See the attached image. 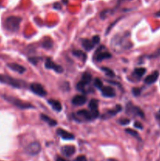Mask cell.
I'll list each match as a JSON object with an SVG mask.
<instances>
[{"label": "cell", "mask_w": 160, "mask_h": 161, "mask_svg": "<svg viewBox=\"0 0 160 161\" xmlns=\"http://www.w3.org/2000/svg\"><path fill=\"white\" fill-rule=\"evenodd\" d=\"M132 92H133V95L136 96V97H137V96L141 95V89H140V88H138V87H134V88H133V90H132Z\"/></svg>", "instance_id": "29"}, {"label": "cell", "mask_w": 160, "mask_h": 161, "mask_svg": "<svg viewBox=\"0 0 160 161\" xmlns=\"http://www.w3.org/2000/svg\"><path fill=\"white\" fill-rule=\"evenodd\" d=\"M145 72L146 69L144 68H137V69H135L134 72H133V75H135L137 79H141L145 74Z\"/></svg>", "instance_id": "22"}, {"label": "cell", "mask_w": 160, "mask_h": 161, "mask_svg": "<svg viewBox=\"0 0 160 161\" xmlns=\"http://www.w3.org/2000/svg\"><path fill=\"white\" fill-rule=\"evenodd\" d=\"M53 40H52L50 38L46 37V38H45V39H43L42 45V47H44V48L50 49L52 47H53Z\"/></svg>", "instance_id": "23"}, {"label": "cell", "mask_w": 160, "mask_h": 161, "mask_svg": "<svg viewBox=\"0 0 160 161\" xmlns=\"http://www.w3.org/2000/svg\"><path fill=\"white\" fill-rule=\"evenodd\" d=\"M158 115H159V116H158V117L160 118V110H159V112H158Z\"/></svg>", "instance_id": "36"}, {"label": "cell", "mask_w": 160, "mask_h": 161, "mask_svg": "<svg viewBox=\"0 0 160 161\" xmlns=\"http://www.w3.org/2000/svg\"><path fill=\"white\" fill-rule=\"evenodd\" d=\"M82 45H83V48H84L85 50L89 51V50H91L93 48L95 44L93 43L92 39H82Z\"/></svg>", "instance_id": "18"}, {"label": "cell", "mask_w": 160, "mask_h": 161, "mask_svg": "<svg viewBox=\"0 0 160 161\" xmlns=\"http://www.w3.org/2000/svg\"><path fill=\"white\" fill-rule=\"evenodd\" d=\"M75 161H87V160H86V157L85 156H79L75 159Z\"/></svg>", "instance_id": "32"}, {"label": "cell", "mask_w": 160, "mask_h": 161, "mask_svg": "<svg viewBox=\"0 0 160 161\" xmlns=\"http://www.w3.org/2000/svg\"><path fill=\"white\" fill-rule=\"evenodd\" d=\"M56 133L57 135L61 137V138L64 140H73L75 139V135H72V133L70 132L67 131V130H64V129L61 128H58L56 130Z\"/></svg>", "instance_id": "12"}, {"label": "cell", "mask_w": 160, "mask_h": 161, "mask_svg": "<svg viewBox=\"0 0 160 161\" xmlns=\"http://www.w3.org/2000/svg\"><path fill=\"white\" fill-rule=\"evenodd\" d=\"M56 161H66V160H64V158H62V157H57V158H56Z\"/></svg>", "instance_id": "34"}, {"label": "cell", "mask_w": 160, "mask_h": 161, "mask_svg": "<svg viewBox=\"0 0 160 161\" xmlns=\"http://www.w3.org/2000/svg\"><path fill=\"white\" fill-rule=\"evenodd\" d=\"M45 67L47 69H52V70L55 71L57 73H62L64 72L63 68L61 65H59V64H55L51 58H46L45 62Z\"/></svg>", "instance_id": "9"}, {"label": "cell", "mask_w": 160, "mask_h": 161, "mask_svg": "<svg viewBox=\"0 0 160 161\" xmlns=\"http://www.w3.org/2000/svg\"><path fill=\"white\" fill-rule=\"evenodd\" d=\"M0 83L9 85L15 88H22L25 86L24 82L17 79L13 78L6 75H0Z\"/></svg>", "instance_id": "3"}, {"label": "cell", "mask_w": 160, "mask_h": 161, "mask_svg": "<svg viewBox=\"0 0 160 161\" xmlns=\"http://www.w3.org/2000/svg\"><path fill=\"white\" fill-rule=\"evenodd\" d=\"M92 40H93V43L95 44V45H97V44H98L99 42H100V36H94L93 37Z\"/></svg>", "instance_id": "31"}, {"label": "cell", "mask_w": 160, "mask_h": 161, "mask_svg": "<svg viewBox=\"0 0 160 161\" xmlns=\"http://www.w3.org/2000/svg\"><path fill=\"white\" fill-rule=\"evenodd\" d=\"M31 91H32L34 94H35L36 95H39L40 97H45L47 94L46 91L44 89L43 86L40 84V83H31V86H30Z\"/></svg>", "instance_id": "8"}, {"label": "cell", "mask_w": 160, "mask_h": 161, "mask_svg": "<svg viewBox=\"0 0 160 161\" xmlns=\"http://www.w3.org/2000/svg\"><path fill=\"white\" fill-rule=\"evenodd\" d=\"M3 98L6 101H7L8 102H9L10 104L13 105L14 106L17 107L19 108H21V109H28V108H34L31 104L28 103V102H23V101L20 100V99L17 98V97H11V96H3Z\"/></svg>", "instance_id": "4"}, {"label": "cell", "mask_w": 160, "mask_h": 161, "mask_svg": "<svg viewBox=\"0 0 160 161\" xmlns=\"http://www.w3.org/2000/svg\"><path fill=\"white\" fill-rule=\"evenodd\" d=\"M111 46L113 47L114 50H115V51L119 50V49L126 50V49H129L131 47L130 42H129L128 39H127V37L125 35H123L122 36H120L119 35L115 36L114 39L111 42Z\"/></svg>", "instance_id": "1"}, {"label": "cell", "mask_w": 160, "mask_h": 161, "mask_svg": "<svg viewBox=\"0 0 160 161\" xmlns=\"http://www.w3.org/2000/svg\"><path fill=\"white\" fill-rule=\"evenodd\" d=\"M86 97L84 95H76L72 98V104L76 106H81L86 102Z\"/></svg>", "instance_id": "15"}, {"label": "cell", "mask_w": 160, "mask_h": 161, "mask_svg": "<svg viewBox=\"0 0 160 161\" xmlns=\"http://www.w3.org/2000/svg\"><path fill=\"white\" fill-rule=\"evenodd\" d=\"M121 110H122V106H121L120 105H117L114 108L109 110V111L108 112V113L109 115H111V116H115V115L117 114V113H119Z\"/></svg>", "instance_id": "25"}, {"label": "cell", "mask_w": 160, "mask_h": 161, "mask_svg": "<svg viewBox=\"0 0 160 161\" xmlns=\"http://www.w3.org/2000/svg\"><path fill=\"white\" fill-rule=\"evenodd\" d=\"M48 103L51 105V107L53 108V109H54L56 112H61L62 110V106H61V104L58 101L54 100V99H50L48 100Z\"/></svg>", "instance_id": "19"}, {"label": "cell", "mask_w": 160, "mask_h": 161, "mask_svg": "<svg viewBox=\"0 0 160 161\" xmlns=\"http://www.w3.org/2000/svg\"><path fill=\"white\" fill-rule=\"evenodd\" d=\"M7 66L11 70L14 71V72H17L19 74H23L26 71V69L24 66L17 64V63H9V64H7Z\"/></svg>", "instance_id": "13"}, {"label": "cell", "mask_w": 160, "mask_h": 161, "mask_svg": "<svg viewBox=\"0 0 160 161\" xmlns=\"http://www.w3.org/2000/svg\"><path fill=\"white\" fill-rule=\"evenodd\" d=\"M40 118L42 120L45 121V123H47L49 125L52 126V127H53V126H56V124H57V122H56V120L53 119L52 118L49 117L48 116H46V115H45V114H41Z\"/></svg>", "instance_id": "21"}, {"label": "cell", "mask_w": 160, "mask_h": 161, "mask_svg": "<svg viewBox=\"0 0 160 161\" xmlns=\"http://www.w3.org/2000/svg\"><path fill=\"white\" fill-rule=\"evenodd\" d=\"M41 151V146L39 142H33L30 143L26 148L27 153L31 156H35Z\"/></svg>", "instance_id": "7"}, {"label": "cell", "mask_w": 160, "mask_h": 161, "mask_svg": "<svg viewBox=\"0 0 160 161\" xmlns=\"http://www.w3.org/2000/svg\"><path fill=\"white\" fill-rule=\"evenodd\" d=\"M77 116L86 119V120H92V119H94L91 112L87 111L86 109H82L78 111L77 112Z\"/></svg>", "instance_id": "14"}, {"label": "cell", "mask_w": 160, "mask_h": 161, "mask_svg": "<svg viewBox=\"0 0 160 161\" xmlns=\"http://www.w3.org/2000/svg\"><path fill=\"white\" fill-rule=\"evenodd\" d=\"M20 22H21V18L16 16H11V17H7L4 22V27L7 31L15 32L19 30L20 28Z\"/></svg>", "instance_id": "2"}, {"label": "cell", "mask_w": 160, "mask_h": 161, "mask_svg": "<svg viewBox=\"0 0 160 161\" xmlns=\"http://www.w3.org/2000/svg\"><path fill=\"white\" fill-rule=\"evenodd\" d=\"M100 91L102 95L105 97H114L116 95L115 90L111 86H103Z\"/></svg>", "instance_id": "11"}, {"label": "cell", "mask_w": 160, "mask_h": 161, "mask_svg": "<svg viewBox=\"0 0 160 161\" xmlns=\"http://www.w3.org/2000/svg\"><path fill=\"white\" fill-rule=\"evenodd\" d=\"M101 70L103 71L104 72H105V74H106L107 75H108V76H110V77H115V72H113L111 69H108V68L102 67Z\"/></svg>", "instance_id": "27"}, {"label": "cell", "mask_w": 160, "mask_h": 161, "mask_svg": "<svg viewBox=\"0 0 160 161\" xmlns=\"http://www.w3.org/2000/svg\"><path fill=\"white\" fill-rule=\"evenodd\" d=\"M61 152L66 157H72L75 153V147L74 146H64L61 148Z\"/></svg>", "instance_id": "17"}, {"label": "cell", "mask_w": 160, "mask_h": 161, "mask_svg": "<svg viewBox=\"0 0 160 161\" xmlns=\"http://www.w3.org/2000/svg\"><path fill=\"white\" fill-rule=\"evenodd\" d=\"M158 75H159V73H158V71H155V72H153L152 73H151L150 75L146 77L145 80H144V82L147 84H153V83H155L157 81V80L158 78Z\"/></svg>", "instance_id": "16"}, {"label": "cell", "mask_w": 160, "mask_h": 161, "mask_svg": "<svg viewBox=\"0 0 160 161\" xmlns=\"http://www.w3.org/2000/svg\"><path fill=\"white\" fill-rule=\"evenodd\" d=\"M72 53H73L74 56L77 57V58H79L80 59L83 60V61H86V58H87L86 53H85L84 52L81 51V50H74V51L72 52Z\"/></svg>", "instance_id": "24"}, {"label": "cell", "mask_w": 160, "mask_h": 161, "mask_svg": "<svg viewBox=\"0 0 160 161\" xmlns=\"http://www.w3.org/2000/svg\"><path fill=\"white\" fill-rule=\"evenodd\" d=\"M91 81H92V75L89 73H88V72H85V73H83V75H82V79L79 82L82 84L86 86V85L89 84Z\"/></svg>", "instance_id": "20"}, {"label": "cell", "mask_w": 160, "mask_h": 161, "mask_svg": "<svg viewBox=\"0 0 160 161\" xmlns=\"http://www.w3.org/2000/svg\"><path fill=\"white\" fill-rule=\"evenodd\" d=\"M134 127H136V128H138V129H143V126L142 124H141L140 122H135L134 123Z\"/></svg>", "instance_id": "33"}, {"label": "cell", "mask_w": 160, "mask_h": 161, "mask_svg": "<svg viewBox=\"0 0 160 161\" xmlns=\"http://www.w3.org/2000/svg\"><path fill=\"white\" fill-rule=\"evenodd\" d=\"M125 131L126 132L127 134H129V135H131V136H133V137H134V138H137V139L141 140V137H140L138 132L136 131V130H132V129L127 128V129H125Z\"/></svg>", "instance_id": "26"}, {"label": "cell", "mask_w": 160, "mask_h": 161, "mask_svg": "<svg viewBox=\"0 0 160 161\" xmlns=\"http://www.w3.org/2000/svg\"><path fill=\"white\" fill-rule=\"evenodd\" d=\"M125 113L126 114L130 115L133 116H140L141 118H144V114L142 110L139 107L133 105L132 103L127 104L125 107Z\"/></svg>", "instance_id": "6"}, {"label": "cell", "mask_w": 160, "mask_h": 161, "mask_svg": "<svg viewBox=\"0 0 160 161\" xmlns=\"http://www.w3.org/2000/svg\"><path fill=\"white\" fill-rule=\"evenodd\" d=\"M130 122V120L129 119H121L119 120V123L121 125H127Z\"/></svg>", "instance_id": "30"}, {"label": "cell", "mask_w": 160, "mask_h": 161, "mask_svg": "<svg viewBox=\"0 0 160 161\" xmlns=\"http://www.w3.org/2000/svg\"><path fill=\"white\" fill-rule=\"evenodd\" d=\"M111 58V54L108 52L107 50H105L104 47L101 46L100 47H99L97 49V51L95 52L94 53V60L97 62H100L102 61L103 60L105 59H108V58Z\"/></svg>", "instance_id": "5"}, {"label": "cell", "mask_w": 160, "mask_h": 161, "mask_svg": "<svg viewBox=\"0 0 160 161\" xmlns=\"http://www.w3.org/2000/svg\"><path fill=\"white\" fill-rule=\"evenodd\" d=\"M89 108L90 109L93 119L98 117L99 110H98V101L97 99H92L89 103Z\"/></svg>", "instance_id": "10"}, {"label": "cell", "mask_w": 160, "mask_h": 161, "mask_svg": "<svg viewBox=\"0 0 160 161\" xmlns=\"http://www.w3.org/2000/svg\"><path fill=\"white\" fill-rule=\"evenodd\" d=\"M93 84H94V86L97 88V89L101 90L102 88H103V83H102V81L100 80V79L96 78L95 80H94Z\"/></svg>", "instance_id": "28"}, {"label": "cell", "mask_w": 160, "mask_h": 161, "mask_svg": "<svg viewBox=\"0 0 160 161\" xmlns=\"http://www.w3.org/2000/svg\"><path fill=\"white\" fill-rule=\"evenodd\" d=\"M155 16H156V17H160V11H158V12H157L156 14H155Z\"/></svg>", "instance_id": "35"}]
</instances>
